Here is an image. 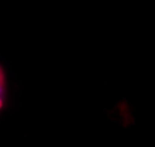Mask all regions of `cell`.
Wrapping results in <instances>:
<instances>
[{
    "label": "cell",
    "instance_id": "6da1fadb",
    "mask_svg": "<svg viewBox=\"0 0 155 147\" xmlns=\"http://www.w3.org/2000/svg\"><path fill=\"white\" fill-rule=\"evenodd\" d=\"M5 96H6V75L2 67L0 65V111L5 104Z\"/></svg>",
    "mask_w": 155,
    "mask_h": 147
}]
</instances>
